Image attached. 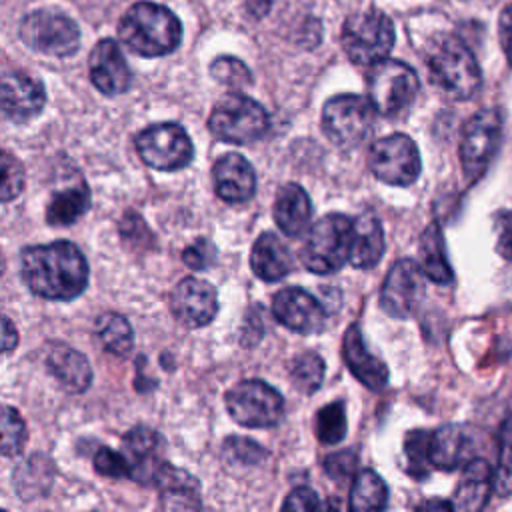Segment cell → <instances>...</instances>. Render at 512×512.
Segmentation results:
<instances>
[{"label":"cell","mask_w":512,"mask_h":512,"mask_svg":"<svg viewBox=\"0 0 512 512\" xmlns=\"http://www.w3.org/2000/svg\"><path fill=\"white\" fill-rule=\"evenodd\" d=\"M122 454L128 464L130 478L140 484L156 482L160 470L168 464L164 460V440L162 436L148 428L136 426L122 440Z\"/></svg>","instance_id":"15"},{"label":"cell","mask_w":512,"mask_h":512,"mask_svg":"<svg viewBox=\"0 0 512 512\" xmlns=\"http://www.w3.org/2000/svg\"><path fill=\"white\" fill-rule=\"evenodd\" d=\"M420 508H424V510H426V508H442V510H452V504H450V502H438V500H436V502H426V504H422Z\"/></svg>","instance_id":"49"},{"label":"cell","mask_w":512,"mask_h":512,"mask_svg":"<svg viewBox=\"0 0 512 512\" xmlns=\"http://www.w3.org/2000/svg\"><path fill=\"white\" fill-rule=\"evenodd\" d=\"M420 254H422V272L436 284H450L454 274L444 254V242L442 232L438 224H432L422 234L420 242Z\"/></svg>","instance_id":"29"},{"label":"cell","mask_w":512,"mask_h":512,"mask_svg":"<svg viewBox=\"0 0 512 512\" xmlns=\"http://www.w3.org/2000/svg\"><path fill=\"white\" fill-rule=\"evenodd\" d=\"M270 4H272V0H246V10H248L250 16L260 18L268 12Z\"/></svg>","instance_id":"48"},{"label":"cell","mask_w":512,"mask_h":512,"mask_svg":"<svg viewBox=\"0 0 512 512\" xmlns=\"http://www.w3.org/2000/svg\"><path fill=\"white\" fill-rule=\"evenodd\" d=\"M120 40L140 56H164L172 52L182 38L178 18L154 2H138L122 16L118 24Z\"/></svg>","instance_id":"2"},{"label":"cell","mask_w":512,"mask_h":512,"mask_svg":"<svg viewBox=\"0 0 512 512\" xmlns=\"http://www.w3.org/2000/svg\"><path fill=\"white\" fill-rule=\"evenodd\" d=\"M368 160L374 176L394 186L412 184L422 170L418 148L406 134H390L376 140Z\"/></svg>","instance_id":"12"},{"label":"cell","mask_w":512,"mask_h":512,"mask_svg":"<svg viewBox=\"0 0 512 512\" xmlns=\"http://www.w3.org/2000/svg\"><path fill=\"white\" fill-rule=\"evenodd\" d=\"M406 456L410 460V472L414 474L416 466L420 468V476L426 474V464L428 462V434L422 430H414L412 434L406 436Z\"/></svg>","instance_id":"42"},{"label":"cell","mask_w":512,"mask_h":512,"mask_svg":"<svg viewBox=\"0 0 512 512\" xmlns=\"http://www.w3.org/2000/svg\"><path fill=\"white\" fill-rule=\"evenodd\" d=\"M46 102L44 86L26 74L0 76V120L26 122L40 114Z\"/></svg>","instance_id":"17"},{"label":"cell","mask_w":512,"mask_h":512,"mask_svg":"<svg viewBox=\"0 0 512 512\" xmlns=\"http://www.w3.org/2000/svg\"><path fill=\"white\" fill-rule=\"evenodd\" d=\"M20 38L32 50L48 56H70L80 46L76 22L56 10H36L24 16Z\"/></svg>","instance_id":"9"},{"label":"cell","mask_w":512,"mask_h":512,"mask_svg":"<svg viewBox=\"0 0 512 512\" xmlns=\"http://www.w3.org/2000/svg\"><path fill=\"white\" fill-rule=\"evenodd\" d=\"M342 356L348 364L350 372L370 390H382L388 382V368L386 364L368 352L362 332L356 324H352L342 342Z\"/></svg>","instance_id":"22"},{"label":"cell","mask_w":512,"mask_h":512,"mask_svg":"<svg viewBox=\"0 0 512 512\" xmlns=\"http://www.w3.org/2000/svg\"><path fill=\"white\" fill-rule=\"evenodd\" d=\"M26 442V426L20 414L6 406L0 404V454L14 456L24 448Z\"/></svg>","instance_id":"35"},{"label":"cell","mask_w":512,"mask_h":512,"mask_svg":"<svg viewBox=\"0 0 512 512\" xmlns=\"http://www.w3.org/2000/svg\"><path fill=\"white\" fill-rule=\"evenodd\" d=\"M322 378H324V362L318 354L304 352L290 362V380L300 392L304 394L316 392Z\"/></svg>","instance_id":"33"},{"label":"cell","mask_w":512,"mask_h":512,"mask_svg":"<svg viewBox=\"0 0 512 512\" xmlns=\"http://www.w3.org/2000/svg\"><path fill=\"white\" fill-rule=\"evenodd\" d=\"M4 266H6V264H4V256H2V254H0V274H2V272H4Z\"/></svg>","instance_id":"50"},{"label":"cell","mask_w":512,"mask_h":512,"mask_svg":"<svg viewBox=\"0 0 512 512\" xmlns=\"http://www.w3.org/2000/svg\"><path fill=\"white\" fill-rule=\"evenodd\" d=\"M268 124L264 106L242 94L224 96L208 118L212 136L228 144H250L264 136Z\"/></svg>","instance_id":"7"},{"label":"cell","mask_w":512,"mask_h":512,"mask_svg":"<svg viewBox=\"0 0 512 512\" xmlns=\"http://www.w3.org/2000/svg\"><path fill=\"white\" fill-rule=\"evenodd\" d=\"M282 508L284 510H320L324 506L312 488L300 486L290 492V496L284 500Z\"/></svg>","instance_id":"45"},{"label":"cell","mask_w":512,"mask_h":512,"mask_svg":"<svg viewBox=\"0 0 512 512\" xmlns=\"http://www.w3.org/2000/svg\"><path fill=\"white\" fill-rule=\"evenodd\" d=\"M492 486L498 496H512V416H508L500 428L498 468Z\"/></svg>","instance_id":"34"},{"label":"cell","mask_w":512,"mask_h":512,"mask_svg":"<svg viewBox=\"0 0 512 512\" xmlns=\"http://www.w3.org/2000/svg\"><path fill=\"white\" fill-rule=\"evenodd\" d=\"M496 224V248L502 258L512 260V212H500L494 220Z\"/></svg>","instance_id":"44"},{"label":"cell","mask_w":512,"mask_h":512,"mask_svg":"<svg viewBox=\"0 0 512 512\" xmlns=\"http://www.w3.org/2000/svg\"><path fill=\"white\" fill-rule=\"evenodd\" d=\"M388 500V488L374 470H362L356 474L350 490V508L358 512L382 510Z\"/></svg>","instance_id":"31"},{"label":"cell","mask_w":512,"mask_h":512,"mask_svg":"<svg viewBox=\"0 0 512 512\" xmlns=\"http://www.w3.org/2000/svg\"><path fill=\"white\" fill-rule=\"evenodd\" d=\"M214 190L216 194L230 204H240L252 198L256 188V176L250 162L240 154H224L216 160L214 168Z\"/></svg>","instance_id":"21"},{"label":"cell","mask_w":512,"mask_h":512,"mask_svg":"<svg viewBox=\"0 0 512 512\" xmlns=\"http://www.w3.org/2000/svg\"><path fill=\"white\" fill-rule=\"evenodd\" d=\"M94 468L108 478H126L130 476L128 464L122 452H112L108 448H100L94 456Z\"/></svg>","instance_id":"41"},{"label":"cell","mask_w":512,"mask_h":512,"mask_svg":"<svg viewBox=\"0 0 512 512\" xmlns=\"http://www.w3.org/2000/svg\"><path fill=\"white\" fill-rule=\"evenodd\" d=\"M156 484L160 488V504L166 510H198L200 508V486L188 472L166 464Z\"/></svg>","instance_id":"28"},{"label":"cell","mask_w":512,"mask_h":512,"mask_svg":"<svg viewBox=\"0 0 512 512\" xmlns=\"http://www.w3.org/2000/svg\"><path fill=\"white\" fill-rule=\"evenodd\" d=\"M384 254V232L380 220L372 212H362L352 220V242L348 262L354 268L370 270Z\"/></svg>","instance_id":"23"},{"label":"cell","mask_w":512,"mask_h":512,"mask_svg":"<svg viewBox=\"0 0 512 512\" xmlns=\"http://www.w3.org/2000/svg\"><path fill=\"white\" fill-rule=\"evenodd\" d=\"M88 64H90V80L102 94L116 96L130 88L132 74L116 40L112 38L100 40L92 48Z\"/></svg>","instance_id":"19"},{"label":"cell","mask_w":512,"mask_h":512,"mask_svg":"<svg viewBox=\"0 0 512 512\" xmlns=\"http://www.w3.org/2000/svg\"><path fill=\"white\" fill-rule=\"evenodd\" d=\"M356 464H358V454L354 450H340L330 454L324 460V470L332 480L346 482L354 474Z\"/></svg>","instance_id":"40"},{"label":"cell","mask_w":512,"mask_h":512,"mask_svg":"<svg viewBox=\"0 0 512 512\" xmlns=\"http://www.w3.org/2000/svg\"><path fill=\"white\" fill-rule=\"evenodd\" d=\"M96 336L102 346L116 356H126L134 348L132 326L122 314L116 312H106L96 320Z\"/></svg>","instance_id":"32"},{"label":"cell","mask_w":512,"mask_h":512,"mask_svg":"<svg viewBox=\"0 0 512 512\" xmlns=\"http://www.w3.org/2000/svg\"><path fill=\"white\" fill-rule=\"evenodd\" d=\"M474 456V434L464 424H446L428 436V462L440 470H454Z\"/></svg>","instance_id":"20"},{"label":"cell","mask_w":512,"mask_h":512,"mask_svg":"<svg viewBox=\"0 0 512 512\" xmlns=\"http://www.w3.org/2000/svg\"><path fill=\"white\" fill-rule=\"evenodd\" d=\"M88 206H90L88 188L84 184L72 186L54 194L46 210V220L54 226H70L88 210Z\"/></svg>","instance_id":"30"},{"label":"cell","mask_w":512,"mask_h":512,"mask_svg":"<svg viewBox=\"0 0 512 512\" xmlns=\"http://www.w3.org/2000/svg\"><path fill=\"white\" fill-rule=\"evenodd\" d=\"M502 140V116L496 108L476 112L466 124L460 140L462 170L468 180L484 174Z\"/></svg>","instance_id":"11"},{"label":"cell","mask_w":512,"mask_h":512,"mask_svg":"<svg viewBox=\"0 0 512 512\" xmlns=\"http://www.w3.org/2000/svg\"><path fill=\"white\" fill-rule=\"evenodd\" d=\"M210 74L216 82L240 90L252 84V74L248 70V66L232 56H220L210 64Z\"/></svg>","instance_id":"37"},{"label":"cell","mask_w":512,"mask_h":512,"mask_svg":"<svg viewBox=\"0 0 512 512\" xmlns=\"http://www.w3.org/2000/svg\"><path fill=\"white\" fill-rule=\"evenodd\" d=\"M24 188V168L22 164L0 148V202L14 200Z\"/></svg>","instance_id":"38"},{"label":"cell","mask_w":512,"mask_h":512,"mask_svg":"<svg viewBox=\"0 0 512 512\" xmlns=\"http://www.w3.org/2000/svg\"><path fill=\"white\" fill-rule=\"evenodd\" d=\"M272 214L286 236H300L312 218V204L306 190L294 182L284 184L276 194Z\"/></svg>","instance_id":"26"},{"label":"cell","mask_w":512,"mask_h":512,"mask_svg":"<svg viewBox=\"0 0 512 512\" xmlns=\"http://www.w3.org/2000/svg\"><path fill=\"white\" fill-rule=\"evenodd\" d=\"M224 454L228 460L238 464H258L264 460L266 452L260 444L244 436H232L224 440Z\"/></svg>","instance_id":"39"},{"label":"cell","mask_w":512,"mask_h":512,"mask_svg":"<svg viewBox=\"0 0 512 512\" xmlns=\"http://www.w3.org/2000/svg\"><path fill=\"white\" fill-rule=\"evenodd\" d=\"M18 344V332L14 324L0 314V354L14 350Z\"/></svg>","instance_id":"47"},{"label":"cell","mask_w":512,"mask_h":512,"mask_svg":"<svg viewBox=\"0 0 512 512\" xmlns=\"http://www.w3.org/2000/svg\"><path fill=\"white\" fill-rule=\"evenodd\" d=\"M136 150L148 166L168 172L184 168L194 154L186 130L172 122L154 124L142 130L136 138Z\"/></svg>","instance_id":"13"},{"label":"cell","mask_w":512,"mask_h":512,"mask_svg":"<svg viewBox=\"0 0 512 512\" xmlns=\"http://www.w3.org/2000/svg\"><path fill=\"white\" fill-rule=\"evenodd\" d=\"M174 316L192 328L208 324L218 312V296L212 284L200 278H184L172 292Z\"/></svg>","instance_id":"18"},{"label":"cell","mask_w":512,"mask_h":512,"mask_svg":"<svg viewBox=\"0 0 512 512\" xmlns=\"http://www.w3.org/2000/svg\"><path fill=\"white\" fill-rule=\"evenodd\" d=\"M46 364L68 392H84L92 382V368L86 356L68 344L52 342L48 346Z\"/></svg>","instance_id":"24"},{"label":"cell","mask_w":512,"mask_h":512,"mask_svg":"<svg viewBox=\"0 0 512 512\" xmlns=\"http://www.w3.org/2000/svg\"><path fill=\"white\" fill-rule=\"evenodd\" d=\"M424 298V272L410 260H398L380 290V306L388 316L406 318L410 316Z\"/></svg>","instance_id":"14"},{"label":"cell","mask_w":512,"mask_h":512,"mask_svg":"<svg viewBox=\"0 0 512 512\" xmlns=\"http://www.w3.org/2000/svg\"><path fill=\"white\" fill-rule=\"evenodd\" d=\"M22 280L40 298L72 300L88 284V264L68 240L30 246L22 252Z\"/></svg>","instance_id":"1"},{"label":"cell","mask_w":512,"mask_h":512,"mask_svg":"<svg viewBox=\"0 0 512 512\" xmlns=\"http://www.w3.org/2000/svg\"><path fill=\"white\" fill-rule=\"evenodd\" d=\"M214 256H216V248L208 240L200 238V240H196L192 246H188L184 250L182 260L192 270H204V268H208L214 262Z\"/></svg>","instance_id":"43"},{"label":"cell","mask_w":512,"mask_h":512,"mask_svg":"<svg viewBox=\"0 0 512 512\" xmlns=\"http://www.w3.org/2000/svg\"><path fill=\"white\" fill-rule=\"evenodd\" d=\"M370 66L366 88L372 108L382 116L406 112L420 90L416 72L408 64L392 58H382Z\"/></svg>","instance_id":"5"},{"label":"cell","mask_w":512,"mask_h":512,"mask_svg":"<svg viewBox=\"0 0 512 512\" xmlns=\"http://www.w3.org/2000/svg\"><path fill=\"white\" fill-rule=\"evenodd\" d=\"M352 242V220L344 214L322 216L306 236L300 250L302 264L316 274H332L348 262Z\"/></svg>","instance_id":"4"},{"label":"cell","mask_w":512,"mask_h":512,"mask_svg":"<svg viewBox=\"0 0 512 512\" xmlns=\"http://www.w3.org/2000/svg\"><path fill=\"white\" fill-rule=\"evenodd\" d=\"M498 36L508 64L512 66V6H506L498 18Z\"/></svg>","instance_id":"46"},{"label":"cell","mask_w":512,"mask_h":512,"mask_svg":"<svg viewBox=\"0 0 512 512\" xmlns=\"http://www.w3.org/2000/svg\"><path fill=\"white\" fill-rule=\"evenodd\" d=\"M346 434V416L342 402H332L316 414V436L324 444H336Z\"/></svg>","instance_id":"36"},{"label":"cell","mask_w":512,"mask_h":512,"mask_svg":"<svg viewBox=\"0 0 512 512\" xmlns=\"http://www.w3.org/2000/svg\"><path fill=\"white\" fill-rule=\"evenodd\" d=\"M394 46V26L380 10L354 12L342 26V48L354 64H374Z\"/></svg>","instance_id":"6"},{"label":"cell","mask_w":512,"mask_h":512,"mask_svg":"<svg viewBox=\"0 0 512 512\" xmlns=\"http://www.w3.org/2000/svg\"><path fill=\"white\" fill-rule=\"evenodd\" d=\"M250 266L264 282H276L292 270V256L288 246L272 232H264L252 246Z\"/></svg>","instance_id":"27"},{"label":"cell","mask_w":512,"mask_h":512,"mask_svg":"<svg viewBox=\"0 0 512 512\" xmlns=\"http://www.w3.org/2000/svg\"><path fill=\"white\" fill-rule=\"evenodd\" d=\"M494 484L492 468L482 458H472L466 462V468L462 472L460 484L456 488L454 500L450 502L452 508L460 512H478L486 506L488 494Z\"/></svg>","instance_id":"25"},{"label":"cell","mask_w":512,"mask_h":512,"mask_svg":"<svg viewBox=\"0 0 512 512\" xmlns=\"http://www.w3.org/2000/svg\"><path fill=\"white\" fill-rule=\"evenodd\" d=\"M274 318L296 334H316L324 330L326 310L302 288H284L272 298Z\"/></svg>","instance_id":"16"},{"label":"cell","mask_w":512,"mask_h":512,"mask_svg":"<svg viewBox=\"0 0 512 512\" xmlns=\"http://www.w3.org/2000/svg\"><path fill=\"white\" fill-rule=\"evenodd\" d=\"M374 108L368 98L340 94L330 98L322 110V130L338 148L362 144L374 126Z\"/></svg>","instance_id":"8"},{"label":"cell","mask_w":512,"mask_h":512,"mask_svg":"<svg viewBox=\"0 0 512 512\" xmlns=\"http://www.w3.org/2000/svg\"><path fill=\"white\" fill-rule=\"evenodd\" d=\"M426 62L434 84L456 100L472 98L482 84L476 58L456 36H442L436 40L428 50Z\"/></svg>","instance_id":"3"},{"label":"cell","mask_w":512,"mask_h":512,"mask_svg":"<svg viewBox=\"0 0 512 512\" xmlns=\"http://www.w3.org/2000/svg\"><path fill=\"white\" fill-rule=\"evenodd\" d=\"M228 414L246 428H268L280 422L282 396L262 380H246L226 392Z\"/></svg>","instance_id":"10"}]
</instances>
